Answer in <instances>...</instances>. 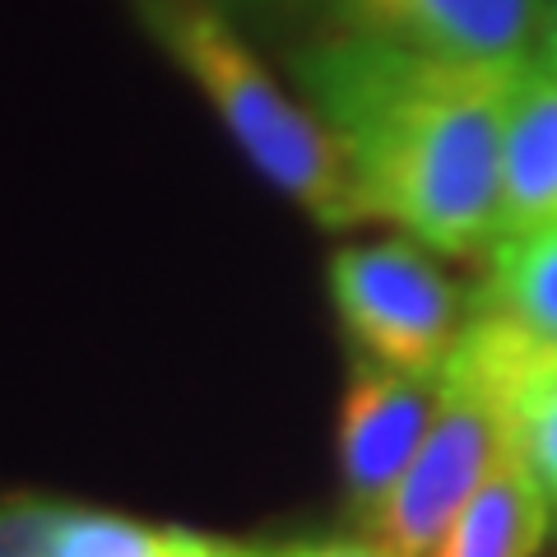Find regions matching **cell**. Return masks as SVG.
Returning a JSON list of instances; mask_svg holds the SVG:
<instances>
[{
	"label": "cell",
	"instance_id": "cell-6",
	"mask_svg": "<svg viewBox=\"0 0 557 557\" xmlns=\"http://www.w3.org/2000/svg\"><path fill=\"white\" fill-rule=\"evenodd\" d=\"M339 33L469 65H525L539 0H335Z\"/></svg>",
	"mask_w": 557,
	"mask_h": 557
},
{
	"label": "cell",
	"instance_id": "cell-12",
	"mask_svg": "<svg viewBox=\"0 0 557 557\" xmlns=\"http://www.w3.org/2000/svg\"><path fill=\"white\" fill-rule=\"evenodd\" d=\"M70 507L51 497H0V557H57Z\"/></svg>",
	"mask_w": 557,
	"mask_h": 557
},
{
	"label": "cell",
	"instance_id": "cell-1",
	"mask_svg": "<svg viewBox=\"0 0 557 557\" xmlns=\"http://www.w3.org/2000/svg\"><path fill=\"white\" fill-rule=\"evenodd\" d=\"M516 70L358 33L298 57V79L339 139L368 214L442 256L493 251L502 237V121Z\"/></svg>",
	"mask_w": 557,
	"mask_h": 557
},
{
	"label": "cell",
	"instance_id": "cell-13",
	"mask_svg": "<svg viewBox=\"0 0 557 557\" xmlns=\"http://www.w3.org/2000/svg\"><path fill=\"white\" fill-rule=\"evenodd\" d=\"M237 557H391V553H381L372 539H307V544H274V548L242 544Z\"/></svg>",
	"mask_w": 557,
	"mask_h": 557
},
{
	"label": "cell",
	"instance_id": "cell-14",
	"mask_svg": "<svg viewBox=\"0 0 557 557\" xmlns=\"http://www.w3.org/2000/svg\"><path fill=\"white\" fill-rule=\"evenodd\" d=\"M544 61H548V70H557V0L548 10V24H544Z\"/></svg>",
	"mask_w": 557,
	"mask_h": 557
},
{
	"label": "cell",
	"instance_id": "cell-4",
	"mask_svg": "<svg viewBox=\"0 0 557 557\" xmlns=\"http://www.w3.org/2000/svg\"><path fill=\"white\" fill-rule=\"evenodd\" d=\"M330 298L362 358L395 372H446L465 335V298L409 242H362L330 256Z\"/></svg>",
	"mask_w": 557,
	"mask_h": 557
},
{
	"label": "cell",
	"instance_id": "cell-2",
	"mask_svg": "<svg viewBox=\"0 0 557 557\" xmlns=\"http://www.w3.org/2000/svg\"><path fill=\"white\" fill-rule=\"evenodd\" d=\"M131 14L196 84L233 145L274 190H284L321 228H354L372 219L339 139L270 75L214 0H131Z\"/></svg>",
	"mask_w": 557,
	"mask_h": 557
},
{
	"label": "cell",
	"instance_id": "cell-3",
	"mask_svg": "<svg viewBox=\"0 0 557 557\" xmlns=\"http://www.w3.org/2000/svg\"><path fill=\"white\" fill-rule=\"evenodd\" d=\"M520 446L511 391L456 348L442 372V409L423 450L381 507L368 539L391 557H437L442 539L474 502L483 479Z\"/></svg>",
	"mask_w": 557,
	"mask_h": 557
},
{
	"label": "cell",
	"instance_id": "cell-7",
	"mask_svg": "<svg viewBox=\"0 0 557 557\" xmlns=\"http://www.w3.org/2000/svg\"><path fill=\"white\" fill-rule=\"evenodd\" d=\"M544 223H557V70L525 61L502 121V237Z\"/></svg>",
	"mask_w": 557,
	"mask_h": 557
},
{
	"label": "cell",
	"instance_id": "cell-9",
	"mask_svg": "<svg viewBox=\"0 0 557 557\" xmlns=\"http://www.w3.org/2000/svg\"><path fill=\"white\" fill-rule=\"evenodd\" d=\"M474 311L511 325L544 354H557V223L502 237L487 251V278Z\"/></svg>",
	"mask_w": 557,
	"mask_h": 557
},
{
	"label": "cell",
	"instance_id": "cell-11",
	"mask_svg": "<svg viewBox=\"0 0 557 557\" xmlns=\"http://www.w3.org/2000/svg\"><path fill=\"white\" fill-rule=\"evenodd\" d=\"M511 405H516L520 450H525L534 479L557 516V354L530 348L516 372Z\"/></svg>",
	"mask_w": 557,
	"mask_h": 557
},
{
	"label": "cell",
	"instance_id": "cell-8",
	"mask_svg": "<svg viewBox=\"0 0 557 557\" xmlns=\"http://www.w3.org/2000/svg\"><path fill=\"white\" fill-rule=\"evenodd\" d=\"M548 497L539 487L525 450H511L493 474L483 479L474 502L442 539L437 557H534L548 534Z\"/></svg>",
	"mask_w": 557,
	"mask_h": 557
},
{
	"label": "cell",
	"instance_id": "cell-5",
	"mask_svg": "<svg viewBox=\"0 0 557 557\" xmlns=\"http://www.w3.org/2000/svg\"><path fill=\"white\" fill-rule=\"evenodd\" d=\"M442 409V376H409L376 358H354L339 405V474L348 511L368 534L399 479L423 450Z\"/></svg>",
	"mask_w": 557,
	"mask_h": 557
},
{
	"label": "cell",
	"instance_id": "cell-10",
	"mask_svg": "<svg viewBox=\"0 0 557 557\" xmlns=\"http://www.w3.org/2000/svg\"><path fill=\"white\" fill-rule=\"evenodd\" d=\"M237 548L242 544L219 534L84 507H70L57 539V557H237Z\"/></svg>",
	"mask_w": 557,
	"mask_h": 557
}]
</instances>
